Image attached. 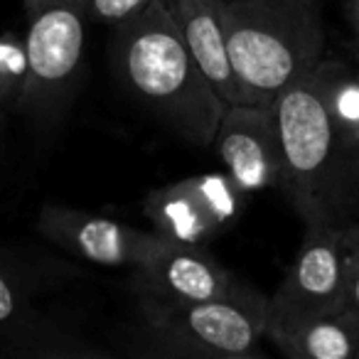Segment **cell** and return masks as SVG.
I'll list each match as a JSON object with an SVG mask.
<instances>
[{
    "label": "cell",
    "mask_w": 359,
    "mask_h": 359,
    "mask_svg": "<svg viewBox=\"0 0 359 359\" xmlns=\"http://www.w3.org/2000/svg\"><path fill=\"white\" fill-rule=\"evenodd\" d=\"M280 143V187L305 224L359 222V163L339 133L320 65L271 104Z\"/></svg>",
    "instance_id": "obj_1"
},
{
    "label": "cell",
    "mask_w": 359,
    "mask_h": 359,
    "mask_svg": "<svg viewBox=\"0 0 359 359\" xmlns=\"http://www.w3.org/2000/svg\"><path fill=\"white\" fill-rule=\"evenodd\" d=\"M114 65L121 84L170 130L195 145H215L226 101L192 57L165 0L118 25Z\"/></svg>",
    "instance_id": "obj_2"
},
{
    "label": "cell",
    "mask_w": 359,
    "mask_h": 359,
    "mask_svg": "<svg viewBox=\"0 0 359 359\" xmlns=\"http://www.w3.org/2000/svg\"><path fill=\"white\" fill-rule=\"evenodd\" d=\"M222 25L251 106H271L323 62L320 0H222Z\"/></svg>",
    "instance_id": "obj_3"
},
{
    "label": "cell",
    "mask_w": 359,
    "mask_h": 359,
    "mask_svg": "<svg viewBox=\"0 0 359 359\" xmlns=\"http://www.w3.org/2000/svg\"><path fill=\"white\" fill-rule=\"evenodd\" d=\"M143 308L145 352L163 357H256L269 325V298L241 280L219 298Z\"/></svg>",
    "instance_id": "obj_4"
},
{
    "label": "cell",
    "mask_w": 359,
    "mask_h": 359,
    "mask_svg": "<svg viewBox=\"0 0 359 359\" xmlns=\"http://www.w3.org/2000/svg\"><path fill=\"white\" fill-rule=\"evenodd\" d=\"M347 308L342 226L305 224L303 244L273 298H269L266 339L293 332L323 315Z\"/></svg>",
    "instance_id": "obj_5"
},
{
    "label": "cell",
    "mask_w": 359,
    "mask_h": 359,
    "mask_svg": "<svg viewBox=\"0 0 359 359\" xmlns=\"http://www.w3.org/2000/svg\"><path fill=\"white\" fill-rule=\"evenodd\" d=\"M86 13H91L89 0H37L25 37L30 76L22 99L35 114L55 116L74 89L84 55Z\"/></svg>",
    "instance_id": "obj_6"
},
{
    "label": "cell",
    "mask_w": 359,
    "mask_h": 359,
    "mask_svg": "<svg viewBox=\"0 0 359 359\" xmlns=\"http://www.w3.org/2000/svg\"><path fill=\"white\" fill-rule=\"evenodd\" d=\"M244 195L226 172L195 175L155 190L145 200V217L163 239L205 246L234 224Z\"/></svg>",
    "instance_id": "obj_7"
},
{
    "label": "cell",
    "mask_w": 359,
    "mask_h": 359,
    "mask_svg": "<svg viewBox=\"0 0 359 359\" xmlns=\"http://www.w3.org/2000/svg\"><path fill=\"white\" fill-rule=\"evenodd\" d=\"M135 288L143 305H182L224 295L236 278L202 246L163 239L135 266Z\"/></svg>",
    "instance_id": "obj_8"
},
{
    "label": "cell",
    "mask_w": 359,
    "mask_h": 359,
    "mask_svg": "<svg viewBox=\"0 0 359 359\" xmlns=\"http://www.w3.org/2000/svg\"><path fill=\"white\" fill-rule=\"evenodd\" d=\"M215 148L226 175L244 192L280 185V143L271 106H226Z\"/></svg>",
    "instance_id": "obj_9"
},
{
    "label": "cell",
    "mask_w": 359,
    "mask_h": 359,
    "mask_svg": "<svg viewBox=\"0 0 359 359\" xmlns=\"http://www.w3.org/2000/svg\"><path fill=\"white\" fill-rule=\"evenodd\" d=\"M40 229L57 246L99 266L135 269L160 241V234H145L123 222L60 205H47L42 210Z\"/></svg>",
    "instance_id": "obj_10"
},
{
    "label": "cell",
    "mask_w": 359,
    "mask_h": 359,
    "mask_svg": "<svg viewBox=\"0 0 359 359\" xmlns=\"http://www.w3.org/2000/svg\"><path fill=\"white\" fill-rule=\"evenodd\" d=\"M192 57L229 106L249 104L226 50L222 0H165Z\"/></svg>",
    "instance_id": "obj_11"
},
{
    "label": "cell",
    "mask_w": 359,
    "mask_h": 359,
    "mask_svg": "<svg viewBox=\"0 0 359 359\" xmlns=\"http://www.w3.org/2000/svg\"><path fill=\"white\" fill-rule=\"evenodd\" d=\"M271 342L290 359H359V310L315 318Z\"/></svg>",
    "instance_id": "obj_12"
},
{
    "label": "cell",
    "mask_w": 359,
    "mask_h": 359,
    "mask_svg": "<svg viewBox=\"0 0 359 359\" xmlns=\"http://www.w3.org/2000/svg\"><path fill=\"white\" fill-rule=\"evenodd\" d=\"M330 114L359 163V74L339 62H320Z\"/></svg>",
    "instance_id": "obj_13"
},
{
    "label": "cell",
    "mask_w": 359,
    "mask_h": 359,
    "mask_svg": "<svg viewBox=\"0 0 359 359\" xmlns=\"http://www.w3.org/2000/svg\"><path fill=\"white\" fill-rule=\"evenodd\" d=\"M27 50L25 42L0 40V101H22L27 89Z\"/></svg>",
    "instance_id": "obj_14"
},
{
    "label": "cell",
    "mask_w": 359,
    "mask_h": 359,
    "mask_svg": "<svg viewBox=\"0 0 359 359\" xmlns=\"http://www.w3.org/2000/svg\"><path fill=\"white\" fill-rule=\"evenodd\" d=\"M344 241V295L347 308L359 310V222L342 226Z\"/></svg>",
    "instance_id": "obj_15"
},
{
    "label": "cell",
    "mask_w": 359,
    "mask_h": 359,
    "mask_svg": "<svg viewBox=\"0 0 359 359\" xmlns=\"http://www.w3.org/2000/svg\"><path fill=\"white\" fill-rule=\"evenodd\" d=\"M89 3H91V13H94V15H99L101 20H106V22L121 25V22H126L128 18L145 11L153 0H89Z\"/></svg>",
    "instance_id": "obj_16"
},
{
    "label": "cell",
    "mask_w": 359,
    "mask_h": 359,
    "mask_svg": "<svg viewBox=\"0 0 359 359\" xmlns=\"http://www.w3.org/2000/svg\"><path fill=\"white\" fill-rule=\"evenodd\" d=\"M18 313H20V298H18L15 290H13L11 280L0 271V327L15 325Z\"/></svg>",
    "instance_id": "obj_17"
},
{
    "label": "cell",
    "mask_w": 359,
    "mask_h": 359,
    "mask_svg": "<svg viewBox=\"0 0 359 359\" xmlns=\"http://www.w3.org/2000/svg\"><path fill=\"white\" fill-rule=\"evenodd\" d=\"M344 6V15H347V22H349V30L354 35V42L359 47V0H342Z\"/></svg>",
    "instance_id": "obj_18"
}]
</instances>
